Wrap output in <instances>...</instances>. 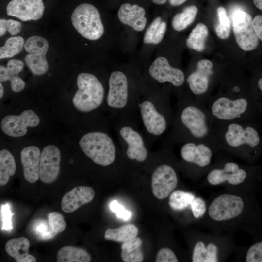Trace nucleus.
Wrapping results in <instances>:
<instances>
[{"label": "nucleus", "mask_w": 262, "mask_h": 262, "mask_svg": "<svg viewBox=\"0 0 262 262\" xmlns=\"http://www.w3.org/2000/svg\"><path fill=\"white\" fill-rule=\"evenodd\" d=\"M166 30V24L161 17L155 18L146 30L143 38L146 44L156 45L163 40Z\"/></svg>", "instance_id": "c756f323"}, {"label": "nucleus", "mask_w": 262, "mask_h": 262, "mask_svg": "<svg viewBox=\"0 0 262 262\" xmlns=\"http://www.w3.org/2000/svg\"><path fill=\"white\" fill-rule=\"evenodd\" d=\"M71 19L77 31L88 40H98L103 34L104 29L100 13L92 4L78 5L73 11Z\"/></svg>", "instance_id": "ddd939ff"}, {"label": "nucleus", "mask_w": 262, "mask_h": 262, "mask_svg": "<svg viewBox=\"0 0 262 262\" xmlns=\"http://www.w3.org/2000/svg\"><path fill=\"white\" fill-rule=\"evenodd\" d=\"M181 144V160L196 179L204 177L213 164V156L221 151L203 142H188Z\"/></svg>", "instance_id": "9b49d317"}, {"label": "nucleus", "mask_w": 262, "mask_h": 262, "mask_svg": "<svg viewBox=\"0 0 262 262\" xmlns=\"http://www.w3.org/2000/svg\"><path fill=\"white\" fill-rule=\"evenodd\" d=\"M49 47L48 41L42 36H32L25 41L24 47L28 53L24 60L33 74L42 75L48 71L49 64L46 55Z\"/></svg>", "instance_id": "dca6fc26"}, {"label": "nucleus", "mask_w": 262, "mask_h": 262, "mask_svg": "<svg viewBox=\"0 0 262 262\" xmlns=\"http://www.w3.org/2000/svg\"><path fill=\"white\" fill-rule=\"evenodd\" d=\"M186 0H169V3L172 6H177L183 4Z\"/></svg>", "instance_id": "a18cd8bd"}, {"label": "nucleus", "mask_w": 262, "mask_h": 262, "mask_svg": "<svg viewBox=\"0 0 262 262\" xmlns=\"http://www.w3.org/2000/svg\"><path fill=\"white\" fill-rule=\"evenodd\" d=\"M22 28L21 23L17 21L12 19L6 20L4 18L0 19V36L1 37L8 31L12 35L19 33Z\"/></svg>", "instance_id": "58836bf2"}, {"label": "nucleus", "mask_w": 262, "mask_h": 262, "mask_svg": "<svg viewBox=\"0 0 262 262\" xmlns=\"http://www.w3.org/2000/svg\"><path fill=\"white\" fill-rule=\"evenodd\" d=\"M24 67L23 63L16 59H11L7 63L6 67L0 66V82L9 81L11 87L13 91L19 92L23 90L25 83L20 78L18 74L22 70Z\"/></svg>", "instance_id": "393cba45"}, {"label": "nucleus", "mask_w": 262, "mask_h": 262, "mask_svg": "<svg viewBox=\"0 0 262 262\" xmlns=\"http://www.w3.org/2000/svg\"><path fill=\"white\" fill-rule=\"evenodd\" d=\"M30 243L24 237L8 240L5 245L6 253L16 262H35L36 258L28 253Z\"/></svg>", "instance_id": "a878e982"}, {"label": "nucleus", "mask_w": 262, "mask_h": 262, "mask_svg": "<svg viewBox=\"0 0 262 262\" xmlns=\"http://www.w3.org/2000/svg\"><path fill=\"white\" fill-rule=\"evenodd\" d=\"M24 39L21 36L8 38L4 46L0 48V59L11 58L19 53L24 46Z\"/></svg>", "instance_id": "f704fd0d"}, {"label": "nucleus", "mask_w": 262, "mask_h": 262, "mask_svg": "<svg viewBox=\"0 0 262 262\" xmlns=\"http://www.w3.org/2000/svg\"><path fill=\"white\" fill-rule=\"evenodd\" d=\"M252 25L258 38L262 42V16H255L252 19Z\"/></svg>", "instance_id": "c03bdc74"}, {"label": "nucleus", "mask_w": 262, "mask_h": 262, "mask_svg": "<svg viewBox=\"0 0 262 262\" xmlns=\"http://www.w3.org/2000/svg\"><path fill=\"white\" fill-rule=\"evenodd\" d=\"M243 92L240 85L234 84L227 93L210 97L205 106L215 122L257 121L261 114L252 96Z\"/></svg>", "instance_id": "423d86ee"}, {"label": "nucleus", "mask_w": 262, "mask_h": 262, "mask_svg": "<svg viewBox=\"0 0 262 262\" xmlns=\"http://www.w3.org/2000/svg\"><path fill=\"white\" fill-rule=\"evenodd\" d=\"M214 74L211 61L202 59L197 62L196 69L185 79L192 94L189 95L195 101L205 106L209 98L208 93Z\"/></svg>", "instance_id": "4468645a"}, {"label": "nucleus", "mask_w": 262, "mask_h": 262, "mask_svg": "<svg viewBox=\"0 0 262 262\" xmlns=\"http://www.w3.org/2000/svg\"><path fill=\"white\" fill-rule=\"evenodd\" d=\"M253 2L257 8L262 11V0H253Z\"/></svg>", "instance_id": "49530a36"}, {"label": "nucleus", "mask_w": 262, "mask_h": 262, "mask_svg": "<svg viewBox=\"0 0 262 262\" xmlns=\"http://www.w3.org/2000/svg\"><path fill=\"white\" fill-rule=\"evenodd\" d=\"M232 24L235 38L239 47L245 51L255 49L259 39L253 27L251 16L245 11L237 9L232 14Z\"/></svg>", "instance_id": "2eb2a0df"}, {"label": "nucleus", "mask_w": 262, "mask_h": 262, "mask_svg": "<svg viewBox=\"0 0 262 262\" xmlns=\"http://www.w3.org/2000/svg\"><path fill=\"white\" fill-rule=\"evenodd\" d=\"M256 191L225 189L214 195L198 221L200 226L216 233L232 235L243 231L254 237L262 234V209Z\"/></svg>", "instance_id": "f257e3e1"}, {"label": "nucleus", "mask_w": 262, "mask_h": 262, "mask_svg": "<svg viewBox=\"0 0 262 262\" xmlns=\"http://www.w3.org/2000/svg\"><path fill=\"white\" fill-rule=\"evenodd\" d=\"M79 144L87 157L95 164L103 167L114 163L119 152L111 136L103 131L85 133L79 140Z\"/></svg>", "instance_id": "9d476101"}, {"label": "nucleus", "mask_w": 262, "mask_h": 262, "mask_svg": "<svg viewBox=\"0 0 262 262\" xmlns=\"http://www.w3.org/2000/svg\"><path fill=\"white\" fill-rule=\"evenodd\" d=\"M236 249L232 235L200 231L193 245L191 261L223 262Z\"/></svg>", "instance_id": "6e6552de"}, {"label": "nucleus", "mask_w": 262, "mask_h": 262, "mask_svg": "<svg viewBox=\"0 0 262 262\" xmlns=\"http://www.w3.org/2000/svg\"><path fill=\"white\" fill-rule=\"evenodd\" d=\"M179 261L174 252L169 248H163L158 252L155 262H178Z\"/></svg>", "instance_id": "a19ab883"}, {"label": "nucleus", "mask_w": 262, "mask_h": 262, "mask_svg": "<svg viewBox=\"0 0 262 262\" xmlns=\"http://www.w3.org/2000/svg\"><path fill=\"white\" fill-rule=\"evenodd\" d=\"M41 154L39 148L34 146L26 147L20 152L24 177L30 183L35 182L39 178Z\"/></svg>", "instance_id": "5701e85b"}, {"label": "nucleus", "mask_w": 262, "mask_h": 262, "mask_svg": "<svg viewBox=\"0 0 262 262\" xmlns=\"http://www.w3.org/2000/svg\"><path fill=\"white\" fill-rule=\"evenodd\" d=\"M40 119L33 110L27 109L19 115H8L4 117L0 124L2 131L6 135L18 137L25 135L27 127L37 126Z\"/></svg>", "instance_id": "6ab92c4d"}, {"label": "nucleus", "mask_w": 262, "mask_h": 262, "mask_svg": "<svg viewBox=\"0 0 262 262\" xmlns=\"http://www.w3.org/2000/svg\"><path fill=\"white\" fill-rule=\"evenodd\" d=\"M61 152L53 145L45 147L41 154L39 179L44 183L50 184L58 178L60 170Z\"/></svg>", "instance_id": "aec40b11"}, {"label": "nucleus", "mask_w": 262, "mask_h": 262, "mask_svg": "<svg viewBox=\"0 0 262 262\" xmlns=\"http://www.w3.org/2000/svg\"><path fill=\"white\" fill-rule=\"evenodd\" d=\"M217 12L219 23L215 26L216 34L221 39H227L230 34V20L225 8L219 7L217 8Z\"/></svg>", "instance_id": "4c0bfd02"}, {"label": "nucleus", "mask_w": 262, "mask_h": 262, "mask_svg": "<svg viewBox=\"0 0 262 262\" xmlns=\"http://www.w3.org/2000/svg\"><path fill=\"white\" fill-rule=\"evenodd\" d=\"M115 130L123 151L131 161L143 163L149 156L148 145L139 128V119L120 117L115 119Z\"/></svg>", "instance_id": "1a4fd4ad"}, {"label": "nucleus", "mask_w": 262, "mask_h": 262, "mask_svg": "<svg viewBox=\"0 0 262 262\" xmlns=\"http://www.w3.org/2000/svg\"><path fill=\"white\" fill-rule=\"evenodd\" d=\"M137 102V111L143 132L149 146L158 140L171 127L175 111L167 95L158 91H145Z\"/></svg>", "instance_id": "39448f33"}, {"label": "nucleus", "mask_w": 262, "mask_h": 262, "mask_svg": "<svg viewBox=\"0 0 262 262\" xmlns=\"http://www.w3.org/2000/svg\"><path fill=\"white\" fill-rule=\"evenodd\" d=\"M170 131L164 140L173 145L188 142H203L218 148L215 122L206 107L189 95L178 98Z\"/></svg>", "instance_id": "f03ea898"}, {"label": "nucleus", "mask_w": 262, "mask_h": 262, "mask_svg": "<svg viewBox=\"0 0 262 262\" xmlns=\"http://www.w3.org/2000/svg\"><path fill=\"white\" fill-rule=\"evenodd\" d=\"M153 3L158 5H163L166 3L167 0H151Z\"/></svg>", "instance_id": "de8ad7c7"}, {"label": "nucleus", "mask_w": 262, "mask_h": 262, "mask_svg": "<svg viewBox=\"0 0 262 262\" xmlns=\"http://www.w3.org/2000/svg\"><path fill=\"white\" fill-rule=\"evenodd\" d=\"M142 240L135 237L123 242L121 246V258L125 262H141L143 260V254L140 249Z\"/></svg>", "instance_id": "c85d7f7f"}, {"label": "nucleus", "mask_w": 262, "mask_h": 262, "mask_svg": "<svg viewBox=\"0 0 262 262\" xmlns=\"http://www.w3.org/2000/svg\"><path fill=\"white\" fill-rule=\"evenodd\" d=\"M215 129L221 150L250 164L262 156V133L256 122H217Z\"/></svg>", "instance_id": "7ed1b4c3"}, {"label": "nucleus", "mask_w": 262, "mask_h": 262, "mask_svg": "<svg viewBox=\"0 0 262 262\" xmlns=\"http://www.w3.org/2000/svg\"><path fill=\"white\" fill-rule=\"evenodd\" d=\"M208 33L207 27L202 23H199L192 30L187 39V46L197 51H203L205 48V41Z\"/></svg>", "instance_id": "7c9ffc66"}, {"label": "nucleus", "mask_w": 262, "mask_h": 262, "mask_svg": "<svg viewBox=\"0 0 262 262\" xmlns=\"http://www.w3.org/2000/svg\"><path fill=\"white\" fill-rule=\"evenodd\" d=\"M1 220L2 221L1 230H9L12 229L11 218L14 213L10 209V206L8 204L2 205L1 206Z\"/></svg>", "instance_id": "ea45409f"}, {"label": "nucleus", "mask_w": 262, "mask_h": 262, "mask_svg": "<svg viewBox=\"0 0 262 262\" xmlns=\"http://www.w3.org/2000/svg\"><path fill=\"white\" fill-rule=\"evenodd\" d=\"M78 90L72 98L75 107L79 111L89 113L99 108L105 99L103 84L94 74L81 73L77 79Z\"/></svg>", "instance_id": "f8f14e48"}, {"label": "nucleus", "mask_w": 262, "mask_h": 262, "mask_svg": "<svg viewBox=\"0 0 262 262\" xmlns=\"http://www.w3.org/2000/svg\"><path fill=\"white\" fill-rule=\"evenodd\" d=\"M140 92L132 91L127 75L120 70L111 72L108 81L106 104L115 119L137 118V106Z\"/></svg>", "instance_id": "0eeeda50"}, {"label": "nucleus", "mask_w": 262, "mask_h": 262, "mask_svg": "<svg viewBox=\"0 0 262 262\" xmlns=\"http://www.w3.org/2000/svg\"><path fill=\"white\" fill-rule=\"evenodd\" d=\"M138 232V229L134 225L127 224L116 229H108L105 232L104 238L107 240L124 242L136 237Z\"/></svg>", "instance_id": "473e14b6"}, {"label": "nucleus", "mask_w": 262, "mask_h": 262, "mask_svg": "<svg viewBox=\"0 0 262 262\" xmlns=\"http://www.w3.org/2000/svg\"><path fill=\"white\" fill-rule=\"evenodd\" d=\"M144 9L137 4H122L118 12V17L123 24L130 26L135 31L144 29L147 23Z\"/></svg>", "instance_id": "b1692460"}, {"label": "nucleus", "mask_w": 262, "mask_h": 262, "mask_svg": "<svg viewBox=\"0 0 262 262\" xmlns=\"http://www.w3.org/2000/svg\"><path fill=\"white\" fill-rule=\"evenodd\" d=\"M111 210L116 213L117 217L122 219L124 221L128 220L131 216V213L119 203L117 200L112 201L110 205Z\"/></svg>", "instance_id": "79ce46f5"}, {"label": "nucleus", "mask_w": 262, "mask_h": 262, "mask_svg": "<svg viewBox=\"0 0 262 262\" xmlns=\"http://www.w3.org/2000/svg\"><path fill=\"white\" fill-rule=\"evenodd\" d=\"M95 196V191L89 186H77L66 193L61 200V209L70 213L91 202Z\"/></svg>", "instance_id": "4be33fe9"}, {"label": "nucleus", "mask_w": 262, "mask_h": 262, "mask_svg": "<svg viewBox=\"0 0 262 262\" xmlns=\"http://www.w3.org/2000/svg\"><path fill=\"white\" fill-rule=\"evenodd\" d=\"M198 12L197 8L191 5L185 8L181 13L176 14L172 20V26L177 31L183 30L195 20Z\"/></svg>", "instance_id": "72a5a7b5"}, {"label": "nucleus", "mask_w": 262, "mask_h": 262, "mask_svg": "<svg viewBox=\"0 0 262 262\" xmlns=\"http://www.w3.org/2000/svg\"><path fill=\"white\" fill-rule=\"evenodd\" d=\"M257 84L261 94L252 96V97L257 109L262 114V77L258 79Z\"/></svg>", "instance_id": "37998d69"}, {"label": "nucleus", "mask_w": 262, "mask_h": 262, "mask_svg": "<svg viewBox=\"0 0 262 262\" xmlns=\"http://www.w3.org/2000/svg\"><path fill=\"white\" fill-rule=\"evenodd\" d=\"M205 184L229 189L257 190L262 187V166L238 163L222 150L216 154L213 164L204 176Z\"/></svg>", "instance_id": "20e7f679"}, {"label": "nucleus", "mask_w": 262, "mask_h": 262, "mask_svg": "<svg viewBox=\"0 0 262 262\" xmlns=\"http://www.w3.org/2000/svg\"><path fill=\"white\" fill-rule=\"evenodd\" d=\"M16 170L15 159L11 153L6 149L0 151V185H6L11 176Z\"/></svg>", "instance_id": "2f4dec72"}, {"label": "nucleus", "mask_w": 262, "mask_h": 262, "mask_svg": "<svg viewBox=\"0 0 262 262\" xmlns=\"http://www.w3.org/2000/svg\"><path fill=\"white\" fill-rule=\"evenodd\" d=\"M178 183L177 171L174 164L164 163L157 165L151 176L152 191L159 199H164L173 191Z\"/></svg>", "instance_id": "f3484780"}, {"label": "nucleus", "mask_w": 262, "mask_h": 262, "mask_svg": "<svg viewBox=\"0 0 262 262\" xmlns=\"http://www.w3.org/2000/svg\"><path fill=\"white\" fill-rule=\"evenodd\" d=\"M57 262H89L91 257L84 249L72 246H66L59 249Z\"/></svg>", "instance_id": "cd10ccee"}, {"label": "nucleus", "mask_w": 262, "mask_h": 262, "mask_svg": "<svg viewBox=\"0 0 262 262\" xmlns=\"http://www.w3.org/2000/svg\"><path fill=\"white\" fill-rule=\"evenodd\" d=\"M44 9L42 0H12L7 6L6 12L8 16L27 21L40 19Z\"/></svg>", "instance_id": "412c9836"}, {"label": "nucleus", "mask_w": 262, "mask_h": 262, "mask_svg": "<svg viewBox=\"0 0 262 262\" xmlns=\"http://www.w3.org/2000/svg\"><path fill=\"white\" fill-rule=\"evenodd\" d=\"M0 98H1L3 97L4 94V88L1 82L0 83Z\"/></svg>", "instance_id": "09e8293b"}, {"label": "nucleus", "mask_w": 262, "mask_h": 262, "mask_svg": "<svg viewBox=\"0 0 262 262\" xmlns=\"http://www.w3.org/2000/svg\"><path fill=\"white\" fill-rule=\"evenodd\" d=\"M48 232L45 240L54 238L58 233L63 231L66 227V223L63 216L58 212H53L49 213L48 215Z\"/></svg>", "instance_id": "c9c22d12"}, {"label": "nucleus", "mask_w": 262, "mask_h": 262, "mask_svg": "<svg viewBox=\"0 0 262 262\" xmlns=\"http://www.w3.org/2000/svg\"><path fill=\"white\" fill-rule=\"evenodd\" d=\"M149 77L156 82L164 84L168 83L174 88L181 87L185 82L183 72L172 67L166 58L159 56L156 58L148 70Z\"/></svg>", "instance_id": "a211bd4d"}, {"label": "nucleus", "mask_w": 262, "mask_h": 262, "mask_svg": "<svg viewBox=\"0 0 262 262\" xmlns=\"http://www.w3.org/2000/svg\"><path fill=\"white\" fill-rule=\"evenodd\" d=\"M255 237L259 239L242 251L241 256L244 262H262V234Z\"/></svg>", "instance_id": "e433bc0d"}, {"label": "nucleus", "mask_w": 262, "mask_h": 262, "mask_svg": "<svg viewBox=\"0 0 262 262\" xmlns=\"http://www.w3.org/2000/svg\"><path fill=\"white\" fill-rule=\"evenodd\" d=\"M196 196L188 191H173L169 195L168 204L173 211H181L189 209L192 212V204Z\"/></svg>", "instance_id": "bb28decb"}]
</instances>
